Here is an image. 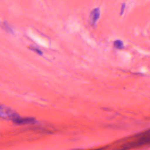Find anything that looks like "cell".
I'll return each mask as SVG.
<instances>
[{
    "label": "cell",
    "mask_w": 150,
    "mask_h": 150,
    "mask_svg": "<svg viewBox=\"0 0 150 150\" xmlns=\"http://www.w3.org/2000/svg\"><path fill=\"white\" fill-rule=\"evenodd\" d=\"M114 46L115 47L117 48V49H122L124 47V45H123V42L122 40H116L114 41Z\"/></svg>",
    "instance_id": "277c9868"
},
{
    "label": "cell",
    "mask_w": 150,
    "mask_h": 150,
    "mask_svg": "<svg viewBox=\"0 0 150 150\" xmlns=\"http://www.w3.org/2000/svg\"><path fill=\"white\" fill-rule=\"evenodd\" d=\"M19 115L12 109L0 104V118H8L13 121Z\"/></svg>",
    "instance_id": "6da1fadb"
},
{
    "label": "cell",
    "mask_w": 150,
    "mask_h": 150,
    "mask_svg": "<svg viewBox=\"0 0 150 150\" xmlns=\"http://www.w3.org/2000/svg\"><path fill=\"white\" fill-rule=\"evenodd\" d=\"M100 15V11L99 8L94 9L90 13V21L92 25H94L98 19Z\"/></svg>",
    "instance_id": "3957f363"
},
{
    "label": "cell",
    "mask_w": 150,
    "mask_h": 150,
    "mask_svg": "<svg viewBox=\"0 0 150 150\" xmlns=\"http://www.w3.org/2000/svg\"><path fill=\"white\" fill-rule=\"evenodd\" d=\"M125 4H122V5H121V11H120V15H121L123 12H124V9H125Z\"/></svg>",
    "instance_id": "52a82bcc"
},
{
    "label": "cell",
    "mask_w": 150,
    "mask_h": 150,
    "mask_svg": "<svg viewBox=\"0 0 150 150\" xmlns=\"http://www.w3.org/2000/svg\"><path fill=\"white\" fill-rule=\"evenodd\" d=\"M3 26H4V29H5L7 32H12V29H11V28L9 26V25L8 23H4Z\"/></svg>",
    "instance_id": "5b68a950"
},
{
    "label": "cell",
    "mask_w": 150,
    "mask_h": 150,
    "mask_svg": "<svg viewBox=\"0 0 150 150\" xmlns=\"http://www.w3.org/2000/svg\"><path fill=\"white\" fill-rule=\"evenodd\" d=\"M13 122L17 124H33L35 122V120L33 118L26 117L22 118L19 115L13 120Z\"/></svg>",
    "instance_id": "7a4b0ae2"
},
{
    "label": "cell",
    "mask_w": 150,
    "mask_h": 150,
    "mask_svg": "<svg viewBox=\"0 0 150 150\" xmlns=\"http://www.w3.org/2000/svg\"><path fill=\"white\" fill-rule=\"evenodd\" d=\"M147 132H148V133H149V134H150V130H149L148 131H147Z\"/></svg>",
    "instance_id": "ba28073f"
},
{
    "label": "cell",
    "mask_w": 150,
    "mask_h": 150,
    "mask_svg": "<svg viewBox=\"0 0 150 150\" xmlns=\"http://www.w3.org/2000/svg\"><path fill=\"white\" fill-rule=\"evenodd\" d=\"M30 49H31V50H32L33 51H34L35 52H36V53H37L38 54H40V55H42L43 54V53H42V52L40 50V49H38V48H36V47H30Z\"/></svg>",
    "instance_id": "8992f818"
}]
</instances>
